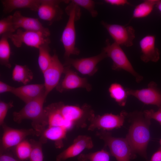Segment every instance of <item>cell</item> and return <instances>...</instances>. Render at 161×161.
<instances>
[{
	"label": "cell",
	"mask_w": 161,
	"mask_h": 161,
	"mask_svg": "<svg viewBox=\"0 0 161 161\" xmlns=\"http://www.w3.org/2000/svg\"><path fill=\"white\" fill-rule=\"evenodd\" d=\"M127 117L131 125L125 138L136 154L147 159L151 120L146 117L143 112L138 111L128 113Z\"/></svg>",
	"instance_id": "cell-1"
},
{
	"label": "cell",
	"mask_w": 161,
	"mask_h": 161,
	"mask_svg": "<svg viewBox=\"0 0 161 161\" xmlns=\"http://www.w3.org/2000/svg\"><path fill=\"white\" fill-rule=\"evenodd\" d=\"M45 93L26 103L19 111L13 113V120L20 123L24 119L31 120V125L37 136H41L48 125L44 104L47 97Z\"/></svg>",
	"instance_id": "cell-2"
},
{
	"label": "cell",
	"mask_w": 161,
	"mask_h": 161,
	"mask_svg": "<svg viewBox=\"0 0 161 161\" xmlns=\"http://www.w3.org/2000/svg\"><path fill=\"white\" fill-rule=\"evenodd\" d=\"M65 10L69 18L60 40L64 49V57L66 59L69 58L72 55H78L80 53L79 50L75 46V22L80 19L81 13L80 7L70 1Z\"/></svg>",
	"instance_id": "cell-3"
},
{
	"label": "cell",
	"mask_w": 161,
	"mask_h": 161,
	"mask_svg": "<svg viewBox=\"0 0 161 161\" xmlns=\"http://www.w3.org/2000/svg\"><path fill=\"white\" fill-rule=\"evenodd\" d=\"M96 135L104 141L117 161H130L136 157V154L126 138L114 137L110 132L103 130L96 132Z\"/></svg>",
	"instance_id": "cell-4"
},
{
	"label": "cell",
	"mask_w": 161,
	"mask_h": 161,
	"mask_svg": "<svg viewBox=\"0 0 161 161\" xmlns=\"http://www.w3.org/2000/svg\"><path fill=\"white\" fill-rule=\"evenodd\" d=\"M106 45L103 49L107 57L113 61L112 69L115 71L123 70L130 73L135 78L137 83L140 82L143 77L134 69L120 46L114 42L111 44L108 39L106 41Z\"/></svg>",
	"instance_id": "cell-5"
},
{
	"label": "cell",
	"mask_w": 161,
	"mask_h": 161,
	"mask_svg": "<svg viewBox=\"0 0 161 161\" xmlns=\"http://www.w3.org/2000/svg\"><path fill=\"white\" fill-rule=\"evenodd\" d=\"M59 104L60 111L64 119L78 128L86 127L87 122L95 114L93 110L87 104L80 106L65 105L63 102H59Z\"/></svg>",
	"instance_id": "cell-6"
},
{
	"label": "cell",
	"mask_w": 161,
	"mask_h": 161,
	"mask_svg": "<svg viewBox=\"0 0 161 161\" xmlns=\"http://www.w3.org/2000/svg\"><path fill=\"white\" fill-rule=\"evenodd\" d=\"M128 113L122 111L119 114L105 113L101 115H93L90 119L88 130L93 131L96 129L109 131L120 128L123 124Z\"/></svg>",
	"instance_id": "cell-7"
},
{
	"label": "cell",
	"mask_w": 161,
	"mask_h": 161,
	"mask_svg": "<svg viewBox=\"0 0 161 161\" xmlns=\"http://www.w3.org/2000/svg\"><path fill=\"white\" fill-rule=\"evenodd\" d=\"M9 38L16 47H21L23 44L38 49L42 44L50 43L49 37L38 31H24L18 29L16 32L9 34Z\"/></svg>",
	"instance_id": "cell-8"
},
{
	"label": "cell",
	"mask_w": 161,
	"mask_h": 161,
	"mask_svg": "<svg viewBox=\"0 0 161 161\" xmlns=\"http://www.w3.org/2000/svg\"><path fill=\"white\" fill-rule=\"evenodd\" d=\"M107 57L106 54L102 49L100 54L89 57L76 59L69 57L65 59L64 65L72 66L83 75L92 76L98 70V64Z\"/></svg>",
	"instance_id": "cell-9"
},
{
	"label": "cell",
	"mask_w": 161,
	"mask_h": 161,
	"mask_svg": "<svg viewBox=\"0 0 161 161\" xmlns=\"http://www.w3.org/2000/svg\"><path fill=\"white\" fill-rule=\"evenodd\" d=\"M101 24L106 30L114 42L120 46L130 47L135 38V30L131 26L108 24L103 21Z\"/></svg>",
	"instance_id": "cell-10"
},
{
	"label": "cell",
	"mask_w": 161,
	"mask_h": 161,
	"mask_svg": "<svg viewBox=\"0 0 161 161\" xmlns=\"http://www.w3.org/2000/svg\"><path fill=\"white\" fill-rule=\"evenodd\" d=\"M70 2L69 0H41L37 11L38 16L51 25L62 18L63 12L60 4L62 2L69 4Z\"/></svg>",
	"instance_id": "cell-11"
},
{
	"label": "cell",
	"mask_w": 161,
	"mask_h": 161,
	"mask_svg": "<svg viewBox=\"0 0 161 161\" xmlns=\"http://www.w3.org/2000/svg\"><path fill=\"white\" fill-rule=\"evenodd\" d=\"M64 66V77L56 87L57 91L61 93L79 88L85 89L88 92L92 90V86L87 78L80 77L71 68L70 66Z\"/></svg>",
	"instance_id": "cell-12"
},
{
	"label": "cell",
	"mask_w": 161,
	"mask_h": 161,
	"mask_svg": "<svg viewBox=\"0 0 161 161\" xmlns=\"http://www.w3.org/2000/svg\"><path fill=\"white\" fill-rule=\"evenodd\" d=\"M54 52L50 64L43 73L45 95L47 96L58 84L65 68L64 64H62L60 61L56 52L54 51Z\"/></svg>",
	"instance_id": "cell-13"
},
{
	"label": "cell",
	"mask_w": 161,
	"mask_h": 161,
	"mask_svg": "<svg viewBox=\"0 0 161 161\" xmlns=\"http://www.w3.org/2000/svg\"><path fill=\"white\" fill-rule=\"evenodd\" d=\"M126 89L129 96L134 97L145 104L154 105L161 108V91L155 82H151L144 89Z\"/></svg>",
	"instance_id": "cell-14"
},
{
	"label": "cell",
	"mask_w": 161,
	"mask_h": 161,
	"mask_svg": "<svg viewBox=\"0 0 161 161\" xmlns=\"http://www.w3.org/2000/svg\"><path fill=\"white\" fill-rule=\"evenodd\" d=\"M2 126L3 133L1 145L4 150L17 146L28 136L36 135L35 131L33 129H17L9 127L5 124Z\"/></svg>",
	"instance_id": "cell-15"
},
{
	"label": "cell",
	"mask_w": 161,
	"mask_h": 161,
	"mask_svg": "<svg viewBox=\"0 0 161 161\" xmlns=\"http://www.w3.org/2000/svg\"><path fill=\"white\" fill-rule=\"evenodd\" d=\"M94 147L91 137L85 135H80L76 137L72 145L59 154L56 161H63L79 155L86 149H90Z\"/></svg>",
	"instance_id": "cell-16"
},
{
	"label": "cell",
	"mask_w": 161,
	"mask_h": 161,
	"mask_svg": "<svg viewBox=\"0 0 161 161\" xmlns=\"http://www.w3.org/2000/svg\"><path fill=\"white\" fill-rule=\"evenodd\" d=\"M13 17L16 31L21 28L25 30L41 32L49 37L50 35L49 29L44 27L37 18L24 16L19 11H15Z\"/></svg>",
	"instance_id": "cell-17"
},
{
	"label": "cell",
	"mask_w": 161,
	"mask_h": 161,
	"mask_svg": "<svg viewBox=\"0 0 161 161\" xmlns=\"http://www.w3.org/2000/svg\"><path fill=\"white\" fill-rule=\"evenodd\" d=\"M155 37L152 35H147L140 41L139 45L142 54L140 59L145 63L149 61L157 62L160 58V52L156 47Z\"/></svg>",
	"instance_id": "cell-18"
},
{
	"label": "cell",
	"mask_w": 161,
	"mask_h": 161,
	"mask_svg": "<svg viewBox=\"0 0 161 161\" xmlns=\"http://www.w3.org/2000/svg\"><path fill=\"white\" fill-rule=\"evenodd\" d=\"M11 93L25 103L45 93L44 84H26L14 87Z\"/></svg>",
	"instance_id": "cell-19"
},
{
	"label": "cell",
	"mask_w": 161,
	"mask_h": 161,
	"mask_svg": "<svg viewBox=\"0 0 161 161\" xmlns=\"http://www.w3.org/2000/svg\"><path fill=\"white\" fill-rule=\"evenodd\" d=\"M48 126L63 127L67 131L73 126V124L66 120L59 109V102L53 103L44 108Z\"/></svg>",
	"instance_id": "cell-20"
},
{
	"label": "cell",
	"mask_w": 161,
	"mask_h": 161,
	"mask_svg": "<svg viewBox=\"0 0 161 161\" xmlns=\"http://www.w3.org/2000/svg\"><path fill=\"white\" fill-rule=\"evenodd\" d=\"M41 0H1L3 12L10 13L14 10L28 8L37 12Z\"/></svg>",
	"instance_id": "cell-21"
},
{
	"label": "cell",
	"mask_w": 161,
	"mask_h": 161,
	"mask_svg": "<svg viewBox=\"0 0 161 161\" xmlns=\"http://www.w3.org/2000/svg\"><path fill=\"white\" fill-rule=\"evenodd\" d=\"M67 131L62 127L48 126L44 131L40 139L44 143L47 139L54 141L56 147L61 148L63 145L62 140L66 137Z\"/></svg>",
	"instance_id": "cell-22"
},
{
	"label": "cell",
	"mask_w": 161,
	"mask_h": 161,
	"mask_svg": "<svg viewBox=\"0 0 161 161\" xmlns=\"http://www.w3.org/2000/svg\"><path fill=\"white\" fill-rule=\"evenodd\" d=\"M33 77L32 72L27 66L15 64L12 74L13 80L25 85L32 80Z\"/></svg>",
	"instance_id": "cell-23"
},
{
	"label": "cell",
	"mask_w": 161,
	"mask_h": 161,
	"mask_svg": "<svg viewBox=\"0 0 161 161\" xmlns=\"http://www.w3.org/2000/svg\"><path fill=\"white\" fill-rule=\"evenodd\" d=\"M108 91L110 97L120 106H124L129 96L126 89L121 84L114 83L110 86Z\"/></svg>",
	"instance_id": "cell-24"
},
{
	"label": "cell",
	"mask_w": 161,
	"mask_h": 161,
	"mask_svg": "<svg viewBox=\"0 0 161 161\" xmlns=\"http://www.w3.org/2000/svg\"><path fill=\"white\" fill-rule=\"evenodd\" d=\"M10 33L4 34L1 36L0 39V63L1 65L8 68L11 67L9 61L11 49L8 41V35Z\"/></svg>",
	"instance_id": "cell-25"
},
{
	"label": "cell",
	"mask_w": 161,
	"mask_h": 161,
	"mask_svg": "<svg viewBox=\"0 0 161 161\" xmlns=\"http://www.w3.org/2000/svg\"><path fill=\"white\" fill-rule=\"evenodd\" d=\"M50 43H44L38 49L39 51L38 64L42 73L47 69L51 62L52 56H51L50 53Z\"/></svg>",
	"instance_id": "cell-26"
},
{
	"label": "cell",
	"mask_w": 161,
	"mask_h": 161,
	"mask_svg": "<svg viewBox=\"0 0 161 161\" xmlns=\"http://www.w3.org/2000/svg\"><path fill=\"white\" fill-rule=\"evenodd\" d=\"M158 0H146L139 4L134 8L132 18H141L148 16L156 6Z\"/></svg>",
	"instance_id": "cell-27"
},
{
	"label": "cell",
	"mask_w": 161,
	"mask_h": 161,
	"mask_svg": "<svg viewBox=\"0 0 161 161\" xmlns=\"http://www.w3.org/2000/svg\"><path fill=\"white\" fill-rule=\"evenodd\" d=\"M110 153L104 149L88 154H81L78 157V161H110Z\"/></svg>",
	"instance_id": "cell-28"
},
{
	"label": "cell",
	"mask_w": 161,
	"mask_h": 161,
	"mask_svg": "<svg viewBox=\"0 0 161 161\" xmlns=\"http://www.w3.org/2000/svg\"><path fill=\"white\" fill-rule=\"evenodd\" d=\"M32 147L29 157L30 161H43L44 156L42 145L44 143L40 140L38 141L33 139L30 140Z\"/></svg>",
	"instance_id": "cell-29"
},
{
	"label": "cell",
	"mask_w": 161,
	"mask_h": 161,
	"mask_svg": "<svg viewBox=\"0 0 161 161\" xmlns=\"http://www.w3.org/2000/svg\"><path fill=\"white\" fill-rule=\"evenodd\" d=\"M32 149L30 142L23 140L16 146V154L18 158L24 160L29 158Z\"/></svg>",
	"instance_id": "cell-30"
},
{
	"label": "cell",
	"mask_w": 161,
	"mask_h": 161,
	"mask_svg": "<svg viewBox=\"0 0 161 161\" xmlns=\"http://www.w3.org/2000/svg\"><path fill=\"white\" fill-rule=\"evenodd\" d=\"M16 31L13 21V15H10L0 20V35L13 33Z\"/></svg>",
	"instance_id": "cell-31"
},
{
	"label": "cell",
	"mask_w": 161,
	"mask_h": 161,
	"mask_svg": "<svg viewBox=\"0 0 161 161\" xmlns=\"http://www.w3.org/2000/svg\"><path fill=\"white\" fill-rule=\"evenodd\" d=\"M72 2L86 10L91 16L96 17L98 15V12L95 9V2L91 0H72Z\"/></svg>",
	"instance_id": "cell-32"
},
{
	"label": "cell",
	"mask_w": 161,
	"mask_h": 161,
	"mask_svg": "<svg viewBox=\"0 0 161 161\" xmlns=\"http://www.w3.org/2000/svg\"><path fill=\"white\" fill-rule=\"evenodd\" d=\"M13 106V102L6 103L2 100L0 101V124L2 125L8 110Z\"/></svg>",
	"instance_id": "cell-33"
},
{
	"label": "cell",
	"mask_w": 161,
	"mask_h": 161,
	"mask_svg": "<svg viewBox=\"0 0 161 161\" xmlns=\"http://www.w3.org/2000/svg\"><path fill=\"white\" fill-rule=\"evenodd\" d=\"M144 115L150 119H154L158 121L161 125V108L157 111L153 109L145 110L143 112Z\"/></svg>",
	"instance_id": "cell-34"
},
{
	"label": "cell",
	"mask_w": 161,
	"mask_h": 161,
	"mask_svg": "<svg viewBox=\"0 0 161 161\" xmlns=\"http://www.w3.org/2000/svg\"><path fill=\"white\" fill-rule=\"evenodd\" d=\"M14 87L1 81H0V94L6 92H10L11 93Z\"/></svg>",
	"instance_id": "cell-35"
},
{
	"label": "cell",
	"mask_w": 161,
	"mask_h": 161,
	"mask_svg": "<svg viewBox=\"0 0 161 161\" xmlns=\"http://www.w3.org/2000/svg\"><path fill=\"white\" fill-rule=\"evenodd\" d=\"M104 1L107 3L116 6H123L130 4L126 0H105Z\"/></svg>",
	"instance_id": "cell-36"
},
{
	"label": "cell",
	"mask_w": 161,
	"mask_h": 161,
	"mask_svg": "<svg viewBox=\"0 0 161 161\" xmlns=\"http://www.w3.org/2000/svg\"><path fill=\"white\" fill-rule=\"evenodd\" d=\"M146 161H161V148L154 153L150 160Z\"/></svg>",
	"instance_id": "cell-37"
},
{
	"label": "cell",
	"mask_w": 161,
	"mask_h": 161,
	"mask_svg": "<svg viewBox=\"0 0 161 161\" xmlns=\"http://www.w3.org/2000/svg\"><path fill=\"white\" fill-rule=\"evenodd\" d=\"M0 161H19L11 156L4 154H1Z\"/></svg>",
	"instance_id": "cell-38"
},
{
	"label": "cell",
	"mask_w": 161,
	"mask_h": 161,
	"mask_svg": "<svg viewBox=\"0 0 161 161\" xmlns=\"http://www.w3.org/2000/svg\"><path fill=\"white\" fill-rule=\"evenodd\" d=\"M156 6L161 13V0H158Z\"/></svg>",
	"instance_id": "cell-39"
},
{
	"label": "cell",
	"mask_w": 161,
	"mask_h": 161,
	"mask_svg": "<svg viewBox=\"0 0 161 161\" xmlns=\"http://www.w3.org/2000/svg\"><path fill=\"white\" fill-rule=\"evenodd\" d=\"M159 143H160V148H161V139H160V142H159Z\"/></svg>",
	"instance_id": "cell-40"
}]
</instances>
